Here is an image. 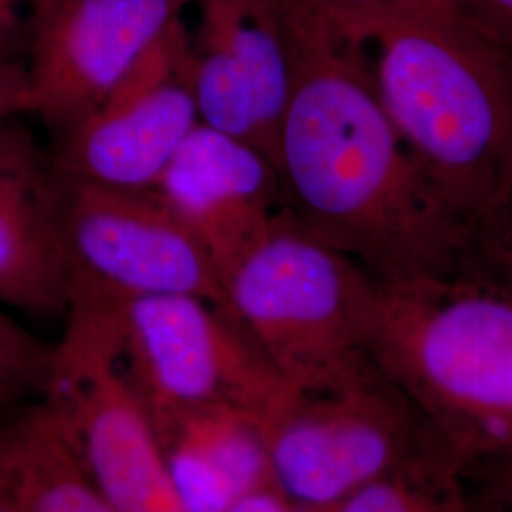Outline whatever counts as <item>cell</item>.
I'll list each match as a JSON object with an SVG mask.
<instances>
[{
	"mask_svg": "<svg viewBox=\"0 0 512 512\" xmlns=\"http://www.w3.org/2000/svg\"><path fill=\"white\" fill-rule=\"evenodd\" d=\"M67 179L54 150L0 120V308L65 317L73 279L65 249Z\"/></svg>",
	"mask_w": 512,
	"mask_h": 512,
	"instance_id": "12",
	"label": "cell"
},
{
	"mask_svg": "<svg viewBox=\"0 0 512 512\" xmlns=\"http://www.w3.org/2000/svg\"><path fill=\"white\" fill-rule=\"evenodd\" d=\"M27 37V0H0V59H25Z\"/></svg>",
	"mask_w": 512,
	"mask_h": 512,
	"instance_id": "21",
	"label": "cell"
},
{
	"mask_svg": "<svg viewBox=\"0 0 512 512\" xmlns=\"http://www.w3.org/2000/svg\"><path fill=\"white\" fill-rule=\"evenodd\" d=\"M54 344L23 329L0 308V416L40 399L50 374Z\"/></svg>",
	"mask_w": 512,
	"mask_h": 512,
	"instance_id": "17",
	"label": "cell"
},
{
	"mask_svg": "<svg viewBox=\"0 0 512 512\" xmlns=\"http://www.w3.org/2000/svg\"><path fill=\"white\" fill-rule=\"evenodd\" d=\"M194 0H27L31 114L59 141Z\"/></svg>",
	"mask_w": 512,
	"mask_h": 512,
	"instance_id": "10",
	"label": "cell"
},
{
	"mask_svg": "<svg viewBox=\"0 0 512 512\" xmlns=\"http://www.w3.org/2000/svg\"><path fill=\"white\" fill-rule=\"evenodd\" d=\"M279 6L293 55L274 148L287 211L376 281L475 270L473 239L412 160L363 42L317 0Z\"/></svg>",
	"mask_w": 512,
	"mask_h": 512,
	"instance_id": "1",
	"label": "cell"
},
{
	"mask_svg": "<svg viewBox=\"0 0 512 512\" xmlns=\"http://www.w3.org/2000/svg\"><path fill=\"white\" fill-rule=\"evenodd\" d=\"M65 249L73 293L186 294L228 311L215 260L154 188L67 179Z\"/></svg>",
	"mask_w": 512,
	"mask_h": 512,
	"instance_id": "8",
	"label": "cell"
},
{
	"mask_svg": "<svg viewBox=\"0 0 512 512\" xmlns=\"http://www.w3.org/2000/svg\"><path fill=\"white\" fill-rule=\"evenodd\" d=\"M0 499L19 512H114L78 469L40 399L0 416Z\"/></svg>",
	"mask_w": 512,
	"mask_h": 512,
	"instance_id": "15",
	"label": "cell"
},
{
	"mask_svg": "<svg viewBox=\"0 0 512 512\" xmlns=\"http://www.w3.org/2000/svg\"><path fill=\"white\" fill-rule=\"evenodd\" d=\"M0 512H19L14 505H10L8 501L0 499Z\"/></svg>",
	"mask_w": 512,
	"mask_h": 512,
	"instance_id": "25",
	"label": "cell"
},
{
	"mask_svg": "<svg viewBox=\"0 0 512 512\" xmlns=\"http://www.w3.org/2000/svg\"><path fill=\"white\" fill-rule=\"evenodd\" d=\"M368 353L465 469L512 454V291L478 270L376 281Z\"/></svg>",
	"mask_w": 512,
	"mask_h": 512,
	"instance_id": "3",
	"label": "cell"
},
{
	"mask_svg": "<svg viewBox=\"0 0 512 512\" xmlns=\"http://www.w3.org/2000/svg\"><path fill=\"white\" fill-rule=\"evenodd\" d=\"M198 124L190 27L179 18L52 150L67 179L154 188Z\"/></svg>",
	"mask_w": 512,
	"mask_h": 512,
	"instance_id": "9",
	"label": "cell"
},
{
	"mask_svg": "<svg viewBox=\"0 0 512 512\" xmlns=\"http://www.w3.org/2000/svg\"><path fill=\"white\" fill-rule=\"evenodd\" d=\"M465 484L478 505L512 512V454L482 461L463 471Z\"/></svg>",
	"mask_w": 512,
	"mask_h": 512,
	"instance_id": "18",
	"label": "cell"
},
{
	"mask_svg": "<svg viewBox=\"0 0 512 512\" xmlns=\"http://www.w3.org/2000/svg\"><path fill=\"white\" fill-rule=\"evenodd\" d=\"M340 10H454L459 8L458 0H317Z\"/></svg>",
	"mask_w": 512,
	"mask_h": 512,
	"instance_id": "23",
	"label": "cell"
},
{
	"mask_svg": "<svg viewBox=\"0 0 512 512\" xmlns=\"http://www.w3.org/2000/svg\"><path fill=\"white\" fill-rule=\"evenodd\" d=\"M190 54L200 122L266 152L293 88V55L279 0H194Z\"/></svg>",
	"mask_w": 512,
	"mask_h": 512,
	"instance_id": "11",
	"label": "cell"
},
{
	"mask_svg": "<svg viewBox=\"0 0 512 512\" xmlns=\"http://www.w3.org/2000/svg\"><path fill=\"white\" fill-rule=\"evenodd\" d=\"M478 272L494 277L512 291V211L497 239L480 258Z\"/></svg>",
	"mask_w": 512,
	"mask_h": 512,
	"instance_id": "22",
	"label": "cell"
},
{
	"mask_svg": "<svg viewBox=\"0 0 512 512\" xmlns=\"http://www.w3.org/2000/svg\"><path fill=\"white\" fill-rule=\"evenodd\" d=\"M63 321L40 403L78 469L114 512H188L103 311L74 294Z\"/></svg>",
	"mask_w": 512,
	"mask_h": 512,
	"instance_id": "6",
	"label": "cell"
},
{
	"mask_svg": "<svg viewBox=\"0 0 512 512\" xmlns=\"http://www.w3.org/2000/svg\"><path fill=\"white\" fill-rule=\"evenodd\" d=\"M264 433L275 490L313 512L329 511L370 482L423 459L450 456L376 366L338 389L296 391L266 421Z\"/></svg>",
	"mask_w": 512,
	"mask_h": 512,
	"instance_id": "7",
	"label": "cell"
},
{
	"mask_svg": "<svg viewBox=\"0 0 512 512\" xmlns=\"http://www.w3.org/2000/svg\"><path fill=\"white\" fill-rule=\"evenodd\" d=\"M325 512H476L463 467L435 456L370 482Z\"/></svg>",
	"mask_w": 512,
	"mask_h": 512,
	"instance_id": "16",
	"label": "cell"
},
{
	"mask_svg": "<svg viewBox=\"0 0 512 512\" xmlns=\"http://www.w3.org/2000/svg\"><path fill=\"white\" fill-rule=\"evenodd\" d=\"M226 512H313L296 505L289 497L275 490L274 484L264 486L253 494L245 495L239 499L234 507Z\"/></svg>",
	"mask_w": 512,
	"mask_h": 512,
	"instance_id": "24",
	"label": "cell"
},
{
	"mask_svg": "<svg viewBox=\"0 0 512 512\" xmlns=\"http://www.w3.org/2000/svg\"><path fill=\"white\" fill-rule=\"evenodd\" d=\"M154 190L200 239L220 277L287 211L272 158L202 122L177 148Z\"/></svg>",
	"mask_w": 512,
	"mask_h": 512,
	"instance_id": "13",
	"label": "cell"
},
{
	"mask_svg": "<svg viewBox=\"0 0 512 512\" xmlns=\"http://www.w3.org/2000/svg\"><path fill=\"white\" fill-rule=\"evenodd\" d=\"M152 421L186 511L226 512L272 484L264 423L255 416L209 408Z\"/></svg>",
	"mask_w": 512,
	"mask_h": 512,
	"instance_id": "14",
	"label": "cell"
},
{
	"mask_svg": "<svg viewBox=\"0 0 512 512\" xmlns=\"http://www.w3.org/2000/svg\"><path fill=\"white\" fill-rule=\"evenodd\" d=\"M471 23L512 54V0H458Z\"/></svg>",
	"mask_w": 512,
	"mask_h": 512,
	"instance_id": "19",
	"label": "cell"
},
{
	"mask_svg": "<svg viewBox=\"0 0 512 512\" xmlns=\"http://www.w3.org/2000/svg\"><path fill=\"white\" fill-rule=\"evenodd\" d=\"M74 294L92 298L103 311L118 361L154 420L232 408L266 425L296 393L247 330L209 300Z\"/></svg>",
	"mask_w": 512,
	"mask_h": 512,
	"instance_id": "5",
	"label": "cell"
},
{
	"mask_svg": "<svg viewBox=\"0 0 512 512\" xmlns=\"http://www.w3.org/2000/svg\"><path fill=\"white\" fill-rule=\"evenodd\" d=\"M222 285L230 315L294 391L338 389L374 370V277L289 211L224 272Z\"/></svg>",
	"mask_w": 512,
	"mask_h": 512,
	"instance_id": "4",
	"label": "cell"
},
{
	"mask_svg": "<svg viewBox=\"0 0 512 512\" xmlns=\"http://www.w3.org/2000/svg\"><path fill=\"white\" fill-rule=\"evenodd\" d=\"M471 499H473V497H471ZM473 503H475V511L476 512H497V511H492V509H486V507H482V505H478V503H476L475 499H473Z\"/></svg>",
	"mask_w": 512,
	"mask_h": 512,
	"instance_id": "26",
	"label": "cell"
},
{
	"mask_svg": "<svg viewBox=\"0 0 512 512\" xmlns=\"http://www.w3.org/2000/svg\"><path fill=\"white\" fill-rule=\"evenodd\" d=\"M31 114V82L25 59H0V120Z\"/></svg>",
	"mask_w": 512,
	"mask_h": 512,
	"instance_id": "20",
	"label": "cell"
},
{
	"mask_svg": "<svg viewBox=\"0 0 512 512\" xmlns=\"http://www.w3.org/2000/svg\"><path fill=\"white\" fill-rule=\"evenodd\" d=\"M329 8L363 42L385 109L478 264L512 211V54L461 8Z\"/></svg>",
	"mask_w": 512,
	"mask_h": 512,
	"instance_id": "2",
	"label": "cell"
}]
</instances>
